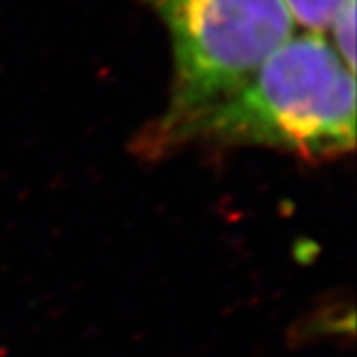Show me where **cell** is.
Segmentation results:
<instances>
[{"label": "cell", "mask_w": 357, "mask_h": 357, "mask_svg": "<svg viewBox=\"0 0 357 357\" xmlns=\"http://www.w3.org/2000/svg\"><path fill=\"white\" fill-rule=\"evenodd\" d=\"M189 145L264 147L328 161L356 147V70L324 34L302 32L227 96L141 129L135 153L163 159Z\"/></svg>", "instance_id": "1"}, {"label": "cell", "mask_w": 357, "mask_h": 357, "mask_svg": "<svg viewBox=\"0 0 357 357\" xmlns=\"http://www.w3.org/2000/svg\"><path fill=\"white\" fill-rule=\"evenodd\" d=\"M328 34H332L330 42L340 58L356 70V0H345L342 4Z\"/></svg>", "instance_id": "4"}, {"label": "cell", "mask_w": 357, "mask_h": 357, "mask_svg": "<svg viewBox=\"0 0 357 357\" xmlns=\"http://www.w3.org/2000/svg\"><path fill=\"white\" fill-rule=\"evenodd\" d=\"M345 0H284L294 22L306 32L328 34L337 10Z\"/></svg>", "instance_id": "3"}, {"label": "cell", "mask_w": 357, "mask_h": 357, "mask_svg": "<svg viewBox=\"0 0 357 357\" xmlns=\"http://www.w3.org/2000/svg\"><path fill=\"white\" fill-rule=\"evenodd\" d=\"M165 24L173 82L157 121L192 114L252 76L296 34L284 0H147Z\"/></svg>", "instance_id": "2"}]
</instances>
